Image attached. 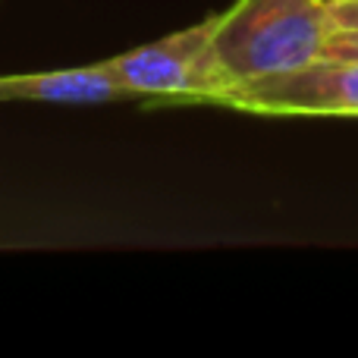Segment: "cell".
I'll return each mask as SVG.
<instances>
[{
    "label": "cell",
    "instance_id": "obj_6",
    "mask_svg": "<svg viewBox=\"0 0 358 358\" xmlns=\"http://www.w3.org/2000/svg\"><path fill=\"white\" fill-rule=\"evenodd\" d=\"M334 29H358V0H327Z\"/></svg>",
    "mask_w": 358,
    "mask_h": 358
},
{
    "label": "cell",
    "instance_id": "obj_1",
    "mask_svg": "<svg viewBox=\"0 0 358 358\" xmlns=\"http://www.w3.org/2000/svg\"><path fill=\"white\" fill-rule=\"evenodd\" d=\"M330 31L327 0H236L217 13L210 50L233 92L317 60Z\"/></svg>",
    "mask_w": 358,
    "mask_h": 358
},
{
    "label": "cell",
    "instance_id": "obj_4",
    "mask_svg": "<svg viewBox=\"0 0 358 358\" xmlns=\"http://www.w3.org/2000/svg\"><path fill=\"white\" fill-rule=\"evenodd\" d=\"M29 101V104H66V107H98V104H145L142 94L120 85L104 63L69 69H44V73L0 76V104Z\"/></svg>",
    "mask_w": 358,
    "mask_h": 358
},
{
    "label": "cell",
    "instance_id": "obj_3",
    "mask_svg": "<svg viewBox=\"0 0 358 358\" xmlns=\"http://www.w3.org/2000/svg\"><path fill=\"white\" fill-rule=\"evenodd\" d=\"M220 107L277 117H358V63L317 57L292 73L233 88Z\"/></svg>",
    "mask_w": 358,
    "mask_h": 358
},
{
    "label": "cell",
    "instance_id": "obj_2",
    "mask_svg": "<svg viewBox=\"0 0 358 358\" xmlns=\"http://www.w3.org/2000/svg\"><path fill=\"white\" fill-rule=\"evenodd\" d=\"M214 25L217 16H208L198 25L101 63L120 85L142 94L145 107L220 104V98L227 94V79L210 50Z\"/></svg>",
    "mask_w": 358,
    "mask_h": 358
},
{
    "label": "cell",
    "instance_id": "obj_5",
    "mask_svg": "<svg viewBox=\"0 0 358 358\" xmlns=\"http://www.w3.org/2000/svg\"><path fill=\"white\" fill-rule=\"evenodd\" d=\"M321 57L358 63V29H334L327 35V41H324Z\"/></svg>",
    "mask_w": 358,
    "mask_h": 358
}]
</instances>
